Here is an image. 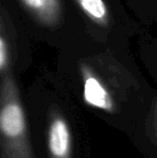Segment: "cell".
I'll return each mask as SVG.
<instances>
[{
    "mask_svg": "<svg viewBox=\"0 0 157 158\" xmlns=\"http://www.w3.org/2000/svg\"><path fill=\"white\" fill-rule=\"evenodd\" d=\"M0 135L1 158H35L19 86L11 72L1 77Z\"/></svg>",
    "mask_w": 157,
    "mask_h": 158,
    "instance_id": "obj_1",
    "label": "cell"
},
{
    "mask_svg": "<svg viewBox=\"0 0 157 158\" xmlns=\"http://www.w3.org/2000/svg\"><path fill=\"white\" fill-rule=\"evenodd\" d=\"M19 2L40 26L56 28L63 23V0H19Z\"/></svg>",
    "mask_w": 157,
    "mask_h": 158,
    "instance_id": "obj_4",
    "label": "cell"
},
{
    "mask_svg": "<svg viewBox=\"0 0 157 158\" xmlns=\"http://www.w3.org/2000/svg\"><path fill=\"white\" fill-rule=\"evenodd\" d=\"M6 9L2 8L1 12V29H0V75L8 74L11 72V63H12V33L6 23Z\"/></svg>",
    "mask_w": 157,
    "mask_h": 158,
    "instance_id": "obj_5",
    "label": "cell"
},
{
    "mask_svg": "<svg viewBox=\"0 0 157 158\" xmlns=\"http://www.w3.org/2000/svg\"><path fill=\"white\" fill-rule=\"evenodd\" d=\"M84 101L90 106L112 113L127 82L126 70L113 57L97 55L80 63Z\"/></svg>",
    "mask_w": 157,
    "mask_h": 158,
    "instance_id": "obj_2",
    "label": "cell"
},
{
    "mask_svg": "<svg viewBox=\"0 0 157 158\" xmlns=\"http://www.w3.org/2000/svg\"><path fill=\"white\" fill-rule=\"evenodd\" d=\"M151 129H152V135H153V138L157 142V100L155 102V106H154V108H153V112H152Z\"/></svg>",
    "mask_w": 157,
    "mask_h": 158,
    "instance_id": "obj_7",
    "label": "cell"
},
{
    "mask_svg": "<svg viewBox=\"0 0 157 158\" xmlns=\"http://www.w3.org/2000/svg\"><path fill=\"white\" fill-rule=\"evenodd\" d=\"M83 13L96 25L107 27L110 24V11L103 0H74Z\"/></svg>",
    "mask_w": 157,
    "mask_h": 158,
    "instance_id": "obj_6",
    "label": "cell"
},
{
    "mask_svg": "<svg viewBox=\"0 0 157 158\" xmlns=\"http://www.w3.org/2000/svg\"><path fill=\"white\" fill-rule=\"evenodd\" d=\"M48 123V158H72L71 130L63 113L52 109Z\"/></svg>",
    "mask_w": 157,
    "mask_h": 158,
    "instance_id": "obj_3",
    "label": "cell"
}]
</instances>
